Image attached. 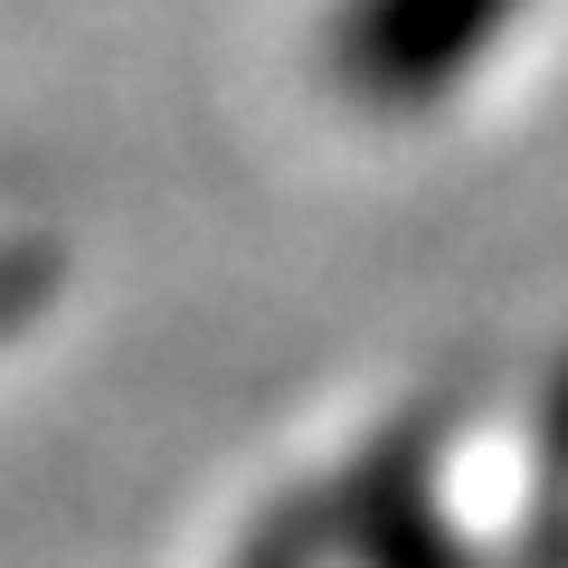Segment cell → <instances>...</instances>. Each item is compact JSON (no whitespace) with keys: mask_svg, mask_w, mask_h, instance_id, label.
Listing matches in <instances>:
<instances>
[{"mask_svg":"<svg viewBox=\"0 0 568 568\" xmlns=\"http://www.w3.org/2000/svg\"><path fill=\"white\" fill-rule=\"evenodd\" d=\"M521 0H351L332 29V67L369 104H436L511 29Z\"/></svg>","mask_w":568,"mask_h":568,"instance_id":"cell-1","label":"cell"}]
</instances>
